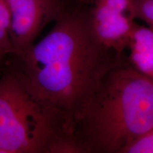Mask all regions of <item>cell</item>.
<instances>
[{
	"label": "cell",
	"mask_w": 153,
	"mask_h": 153,
	"mask_svg": "<svg viewBox=\"0 0 153 153\" xmlns=\"http://www.w3.org/2000/svg\"><path fill=\"white\" fill-rule=\"evenodd\" d=\"M11 16L7 0H0V66L13 55L11 40Z\"/></svg>",
	"instance_id": "obj_7"
},
{
	"label": "cell",
	"mask_w": 153,
	"mask_h": 153,
	"mask_svg": "<svg viewBox=\"0 0 153 153\" xmlns=\"http://www.w3.org/2000/svg\"><path fill=\"white\" fill-rule=\"evenodd\" d=\"M153 129V79L125 60L101 80L76 121L80 153H124Z\"/></svg>",
	"instance_id": "obj_2"
},
{
	"label": "cell",
	"mask_w": 153,
	"mask_h": 153,
	"mask_svg": "<svg viewBox=\"0 0 153 153\" xmlns=\"http://www.w3.org/2000/svg\"><path fill=\"white\" fill-rule=\"evenodd\" d=\"M51 32L7 64L43 106L60 115L74 133L79 120L111 69L125 60L94 33L89 6L70 0Z\"/></svg>",
	"instance_id": "obj_1"
},
{
	"label": "cell",
	"mask_w": 153,
	"mask_h": 153,
	"mask_svg": "<svg viewBox=\"0 0 153 153\" xmlns=\"http://www.w3.org/2000/svg\"><path fill=\"white\" fill-rule=\"evenodd\" d=\"M124 153H153V129L130 145Z\"/></svg>",
	"instance_id": "obj_9"
},
{
	"label": "cell",
	"mask_w": 153,
	"mask_h": 153,
	"mask_svg": "<svg viewBox=\"0 0 153 153\" xmlns=\"http://www.w3.org/2000/svg\"><path fill=\"white\" fill-rule=\"evenodd\" d=\"M1 71L0 70V77H1Z\"/></svg>",
	"instance_id": "obj_11"
},
{
	"label": "cell",
	"mask_w": 153,
	"mask_h": 153,
	"mask_svg": "<svg viewBox=\"0 0 153 153\" xmlns=\"http://www.w3.org/2000/svg\"><path fill=\"white\" fill-rule=\"evenodd\" d=\"M94 33L103 45L124 55L135 23L133 0H95L89 7Z\"/></svg>",
	"instance_id": "obj_5"
},
{
	"label": "cell",
	"mask_w": 153,
	"mask_h": 153,
	"mask_svg": "<svg viewBox=\"0 0 153 153\" xmlns=\"http://www.w3.org/2000/svg\"><path fill=\"white\" fill-rule=\"evenodd\" d=\"M127 50L130 64L137 71L153 79V30L135 24Z\"/></svg>",
	"instance_id": "obj_6"
},
{
	"label": "cell",
	"mask_w": 153,
	"mask_h": 153,
	"mask_svg": "<svg viewBox=\"0 0 153 153\" xmlns=\"http://www.w3.org/2000/svg\"><path fill=\"white\" fill-rule=\"evenodd\" d=\"M11 16L13 55L22 54L43 29L55 22L70 0H7Z\"/></svg>",
	"instance_id": "obj_4"
},
{
	"label": "cell",
	"mask_w": 153,
	"mask_h": 153,
	"mask_svg": "<svg viewBox=\"0 0 153 153\" xmlns=\"http://www.w3.org/2000/svg\"><path fill=\"white\" fill-rule=\"evenodd\" d=\"M0 77V149L3 153H80L73 129L43 106L13 69Z\"/></svg>",
	"instance_id": "obj_3"
},
{
	"label": "cell",
	"mask_w": 153,
	"mask_h": 153,
	"mask_svg": "<svg viewBox=\"0 0 153 153\" xmlns=\"http://www.w3.org/2000/svg\"><path fill=\"white\" fill-rule=\"evenodd\" d=\"M135 19H140L153 30V0H133Z\"/></svg>",
	"instance_id": "obj_8"
},
{
	"label": "cell",
	"mask_w": 153,
	"mask_h": 153,
	"mask_svg": "<svg viewBox=\"0 0 153 153\" xmlns=\"http://www.w3.org/2000/svg\"><path fill=\"white\" fill-rule=\"evenodd\" d=\"M77 1H79V2H81L82 4H85L91 5V4H93V2L95 1V0H77Z\"/></svg>",
	"instance_id": "obj_10"
}]
</instances>
